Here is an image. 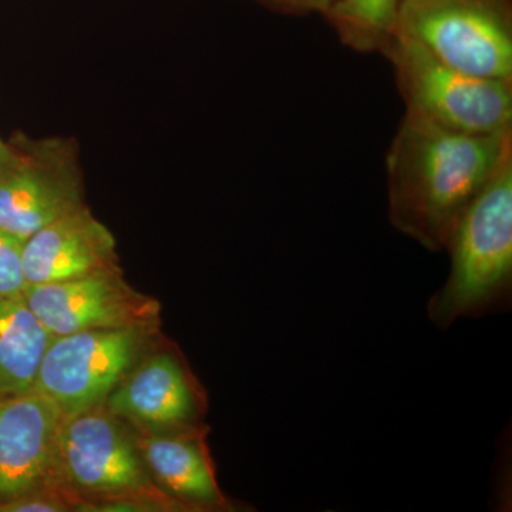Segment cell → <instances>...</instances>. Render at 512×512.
Returning <instances> with one entry per match:
<instances>
[{
    "label": "cell",
    "mask_w": 512,
    "mask_h": 512,
    "mask_svg": "<svg viewBox=\"0 0 512 512\" xmlns=\"http://www.w3.org/2000/svg\"><path fill=\"white\" fill-rule=\"evenodd\" d=\"M511 151L512 130L457 133L404 114L386 158L393 227L427 251H444L458 217Z\"/></svg>",
    "instance_id": "cell-1"
},
{
    "label": "cell",
    "mask_w": 512,
    "mask_h": 512,
    "mask_svg": "<svg viewBox=\"0 0 512 512\" xmlns=\"http://www.w3.org/2000/svg\"><path fill=\"white\" fill-rule=\"evenodd\" d=\"M444 251L450 274L427 302V316L437 328L510 308L512 151L458 217Z\"/></svg>",
    "instance_id": "cell-2"
},
{
    "label": "cell",
    "mask_w": 512,
    "mask_h": 512,
    "mask_svg": "<svg viewBox=\"0 0 512 512\" xmlns=\"http://www.w3.org/2000/svg\"><path fill=\"white\" fill-rule=\"evenodd\" d=\"M57 477L79 511L111 501L153 504L163 511H191L158 487L133 431L106 404L63 417L57 443Z\"/></svg>",
    "instance_id": "cell-3"
},
{
    "label": "cell",
    "mask_w": 512,
    "mask_h": 512,
    "mask_svg": "<svg viewBox=\"0 0 512 512\" xmlns=\"http://www.w3.org/2000/svg\"><path fill=\"white\" fill-rule=\"evenodd\" d=\"M382 55L392 63L406 113L457 133L512 130V82L461 72L402 33Z\"/></svg>",
    "instance_id": "cell-4"
},
{
    "label": "cell",
    "mask_w": 512,
    "mask_h": 512,
    "mask_svg": "<svg viewBox=\"0 0 512 512\" xmlns=\"http://www.w3.org/2000/svg\"><path fill=\"white\" fill-rule=\"evenodd\" d=\"M0 170V229L26 241L84 201L80 147L72 137H32L15 131Z\"/></svg>",
    "instance_id": "cell-5"
},
{
    "label": "cell",
    "mask_w": 512,
    "mask_h": 512,
    "mask_svg": "<svg viewBox=\"0 0 512 512\" xmlns=\"http://www.w3.org/2000/svg\"><path fill=\"white\" fill-rule=\"evenodd\" d=\"M397 33L461 72L512 82V0H403Z\"/></svg>",
    "instance_id": "cell-6"
},
{
    "label": "cell",
    "mask_w": 512,
    "mask_h": 512,
    "mask_svg": "<svg viewBox=\"0 0 512 512\" xmlns=\"http://www.w3.org/2000/svg\"><path fill=\"white\" fill-rule=\"evenodd\" d=\"M157 329L89 330L55 336L43 356L35 390L64 416L101 406L147 357Z\"/></svg>",
    "instance_id": "cell-7"
},
{
    "label": "cell",
    "mask_w": 512,
    "mask_h": 512,
    "mask_svg": "<svg viewBox=\"0 0 512 512\" xmlns=\"http://www.w3.org/2000/svg\"><path fill=\"white\" fill-rule=\"evenodd\" d=\"M23 296L53 336L158 329L161 323V303L128 284L121 269L56 284L28 285Z\"/></svg>",
    "instance_id": "cell-8"
},
{
    "label": "cell",
    "mask_w": 512,
    "mask_h": 512,
    "mask_svg": "<svg viewBox=\"0 0 512 512\" xmlns=\"http://www.w3.org/2000/svg\"><path fill=\"white\" fill-rule=\"evenodd\" d=\"M63 417L35 389L0 400V504L46 488L64 491L57 477Z\"/></svg>",
    "instance_id": "cell-9"
},
{
    "label": "cell",
    "mask_w": 512,
    "mask_h": 512,
    "mask_svg": "<svg viewBox=\"0 0 512 512\" xmlns=\"http://www.w3.org/2000/svg\"><path fill=\"white\" fill-rule=\"evenodd\" d=\"M104 404L138 431L201 426L205 407L200 387L170 353L144 357Z\"/></svg>",
    "instance_id": "cell-10"
},
{
    "label": "cell",
    "mask_w": 512,
    "mask_h": 512,
    "mask_svg": "<svg viewBox=\"0 0 512 512\" xmlns=\"http://www.w3.org/2000/svg\"><path fill=\"white\" fill-rule=\"evenodd\" d=\"M121 269L114 235L87 205L39 229L23 242L26 286L72 281Z\"/></svg>",
    "instance_id": "cell-11"
},
{
    "label": "cell",
    "mask_w": 512,
    "mask_h": 512,
    "mask_svg": "<svg viewBox=\"0 0 512 512\" xmlns=\"http://www.w3.org/2000/svg\"><path fill=\"white\" fill-rule=\"evenodd\" d=\"M207 427L134 433L138 450L158 487L191 511L234 510L215 477Z\"/></svg>",
    "instance_id": "cell-12"
},
{
    "label": "cell",
    "mask_w": 512,
    "mask_h": 512,
    "mask_svg": "<svg viewBox=\"0 0 512 512\" xmlns=\"http://www.w3.org/2000/svg\"><path fill=\"white\" fill-rule=\"evenodd\" d=\"M53 338L25 296L0 298V400L35 389L37 373Z\"/></svg>",
    "instance_id": "cell-13"
},
{
    "label": "cell",
    "mask_w": 512,
    "mask_h": 512,
    "mask_svg": "<svg viewBox=\"0 0 512 512\" xmlns=\"http://www.w3.org/2000/svg\"><path fill=\"white\" fill-rule=\"evenodd\" d=\"M403 0H333L323 13L340 42L359 53H383L397 33Z\"/></svg>",
    "instance_id": "cell-14"
},
{
    "label": "cell",
    "mask_w": 512,
    "mask_h": 512,
    "mask_svg": "<svg viewBox=\"0 0 512 512\" xmlns=\"http://www.w3.org/2000/svg\"><path fill=\"white\" fill-rule=\"evenodd\" d=\"M23 242L0 229V298H13L25 292Z\"/></svg>",
    "instance_id": "cell-15"
},
{
    "label": "cell",
    "mask_w": 512,
    "mask_h": 512,
    "mask_svg": "<svg viewBox=\"0 0 512 512\" xmlns=\"http://www.w3.org/2000/svg\"><path fill=\"white\" fill-rule=\"evenodd\" d=\"M76 510L69 494L57 488L35 491L0 504V512H66Z\"/></svg>",
    "instance_id": "cell-16"
},
{
    "label": "cell",
    "mask_w": 512,
    "mask_h": 512,
    "mask_svg": "<svg viewBox=\"0 0 512 512\" xmlns=\"http://www.w3.org/2000/svg\"><path fill=\"white\" fill-rule=\"evenodd\" d=\"M266 9L282 15L306 16L311 13H323L329 9L333 0H256Z\"/></svg>",
    "instance_id": "cell-17"
},
{
    "label": "cell",
    "mask_w": 512,
    "mask_h": 512,
    "mask_svg": "<svg viewBox=\"0 0 512 512\" xmlns=\"http://www.w3.org/2000/svg\"><path fill=\"white\" fill-rule=\"evenodd\" d=\"M10 157V146L8 140H3L0 137V170H2L3 165L6 164V161L9 160Z\"/></svg>",
    "instance_id": "cell-18"
}]
</instances>
